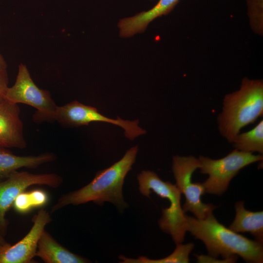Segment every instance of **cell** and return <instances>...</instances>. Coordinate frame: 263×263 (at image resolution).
I'll return each instance as SVG.
<instances>
[{
	"instance_id": "obj_1",
	"label": "cell",
	"mask_w": 263,
	"mask_h": 263,
	"mask_svg": "<svg viewBox=\"0 0 263 263\" xmlns=\"http://www.w3.org/2000/svg\"><path fill=\"white\" fill-rule=\"evenodd\" d=\"M138 150L137 146L131 148L120 160L98 171L88 185L62 196L52 207V212L69 205H78L89 202L99 206L108 202L119 210L128 207L124 199L122 188L125 176L135 161Z\"/></svg>"
},
{
	"instance_id": "obj_2",
	"label": "cell",
	"mask_w": 263,
	"mask_h": 263,
	"mask_svg": "<svg viewBox=\"0 0 263 263\" xmlns=\"http://www.w3.org/2000/svg\"><path fill=\"white\" fill-rule=\"evenodd\" d=\"M188 231L205 244L208 255L228 259L238 255L249 263L263 262V244L250 240L220 223L212 213L205 219L186 215Z\"/></svg>"
},
{
	"instance_id": "obj_3",
	"label": "cell",
	"mask_w": 263,
	"mask_h": 263,
	"mask_svg": "<svg viewBox=\"0 0 263 263\" xmlns=\"http://www.w3.org/2000/svg\"><path fill=\"white\" fill-rule=\"evenodd\" d=\"M263 114V81L244 77L238 91L225 96L218 116V130L231 143L242 128L255 122Z\"/></svg>"
},
{
	"instance_id": "obj_4",
	"label": "cell",
	"mask_w": 263,
	"mask_h": 263,
	"mask_svg": "<svg viewBox=\"0 0 263 263\" xmlns=\"http://www.w3.org/2000/svg\"><path fill=\"white\" fill-rule=\"evenodd\" d=\"M139 190L144 196L150 197L154 192L169 202V207L162 209L158 221L160 229L171 235L176 244H182L188 231L185 212L181 205V192L175 185L162 181L152 171L143 170L138 174Z\"/></svg>"
},
{
	"instance_id": "obj_5",
	"label": "cell",
	"mask_w": 263,
	"mask_h": 263,
	"mask_svg": "<svg viewBox=\"0 0 263 263\" xmlns=\"http://www.w3.org/2000/svg\"><path fill=\"white\" fill-rule=\"evenodd\" d=\"M262 154H253L234 149L220 159H212L200 156V172L207 174L208 178L202 183L206 193L222 195L227 189L229 183L241 169L254 163L263 160Z\"/></svg>"
},
{
	"instance_id": "obj_6",
	"label": "cell",
	"mask_w": 263,
	"mask_h": 263,
	"mask_svg": "<svg viewBox=\"0 0 263 263\" xmlns=\"http://www.w3.org/2000/svg\"><path fill=\"white\" fill-rule=\"evenodd\" d=\"M5 99L14 103H23L35 108L33 119L36 122L55 121L57 106L49 91L39 88L32 80L26 65L20 63L15 84L8 87Z\"/></svg>"
},
{
	"instance_id": "obj_7",
	"label": "cell",
	"mask_w": 263,
	"mask_h": 263,
	"mask_svg": "<svg viewBox=\"0 0 263 263\" xmlns=\"http://www.w3.org/2000/svg\"><path fill=\"white\" fill-rule=\"evenodd\" d=\"M200 167L199 159L193 156H174L172 161V171L176 186L186 198L182 207L183 211L191 212L195 218L203 220L212 213L216 208L212 204L202 202L201 196L206 193L202 183H192L193 173Z\"/></svg>"
},
{
	"instance_id": "obj_8",
	"label": "cell",
	"mask_w": 263,
	"mask_h": 263,
	"mask_svg": "<svg viewBox=\"0 0 263 263\" xmlns=\"http://www.w3.org/2000/svg\"><path fill=\"white\" fill-rule=\"evenodd\" d=\"M55 121L66 127H78L88 125L92 122H108L120 126L124 131L126 137L133 140L144 134L146 131L138 126V120H125L117 117L113 119L101 114L97 109L74 101L62 106H58Z\"/></svg>"
},
{
	"instance_id": "obj_9",
	"label": "cell",
	"mask_w": 263,
	"mask_h": 263,
	"mask_svg": "<svg viewBox=\"0 0 263 263\" xmlns=\"http://www.w3.org/2000/svg\"><path fill=\"white\" fill-rule=\"evenodd\" d=\"M62 182V178L56 174H33L17 171L0 182V233L2 235L6 234L8 224L6 213L20 193L31 186L45 185L56 188Z\"/></svg>"
},
{
	"instance_id": "obj_10",
	"label": "cell",
	"mask_w": 263,
	"mask_h": 263,
	"mask_svg": "<svg viewBox=\"0 0 263 263\" xmlns=\"http://www.w3.org/2000/svg\"><path fill=\"white\" fill-rule=\"evenodd\" d=\"M51 221L49 214L41 209L33 219V225L20 241L11 245L0 244V263H30L36 256L38 240Z\"/></svg>"
},
{
	"instance_id": "obj_11",
	"label": "cell",
	"mask_w": 263,
	"mask_h": 263,
	"mask_svg": "<svg viewBox=\"0 0 263 263\" xmlns=\"http://www.w3.org/2000/svg\"><path fill=\"white\" fill-rule=\"evenodd\" d=\"M18 104L0 101V148H25L23 126Z\"/></svg>"
},
{
	"instance_id": "obj_12",
	"label": "cell",
	"mask_w": 263,
	"mask_h": 263,
	"mask_svg": "<svg viewBox=\"0 0 263 263\" xmlns=\"http://www.w3.org/2000/svg\"><path fill=\"white\" fill-rule=\"evenodd\" d=\"M180 0H159L150 9L129 18L121 19L117 25L121 38H129L143 33L149 24L157 18L169 14Z\"/></svg>"
},
{
	"instance_id": "obj_13",
	"label": "cell",
	"mask_w": 263,
	"mask_h": 263,
	"mask_svg": "<svg viewBox=\"0 0 263 263\" xmlns=\"http://www.w3.org/2000/svg\"><path fill=\"white\" fill-rule=\"evenodd\" d=\"M36 256L46 263H86V258L75 254L58 243L45 230L38 240Z\"/></svg>"
},
{
	"instance_id": "obj_14",
	"label": "cell",
	"mask_w": 263,
	"mask_h": 263,
	"mask_svg": "<svg viewBox=\"0 0 263 263\" xmlns=\"http://www.w3.org/2000/svg\"><path fill=\"white\" fill-rule=\"evenodd\" d=\"M55 159V156L50 153H45L37 156H20L0 148V182L6 179L20 168H36Z\"/></svg>"
},
{
	"instance_id": "obj_15",
	"label": "cell",
	"mask_w": 263,
	"mask_h": 263,
	"mask_svg": "<svg viewBox=\"0 0 263 263\" xmlns=\"http://www.w3.org/2000/svg\"><path fill=\"white\" fill-rule=\"evenodd\" d=\"M236 215L228 228L236 233L249 232L256 241L263 244V211L253 212L245 208L243 201L235 204Z\"/></svg>"
},
{
	"instance_id": "obj_16",
	"label": "cell",
	"mask_w": 263,
	"mask_h": 263,
	"mask_svg": "<svg viewBox=\"0 0 263 263\" xmlns=\"http://www.w3.org/2000/svg\"><path fill=\"white\" fill-rule=\"evenodd\" d=\"M235 149L253 153H263V120L251 130L243 133L240 132L234 138L231 143Z\"/></svg>"
},
{
	"instance_id": "obj_17",
	"label": "cell",
	"mask_w": 263,
	"mask_h": 263,
	"mask_svg": "<svg viewBox=\"0 0 263 263\" xmlns=\"http://www.w3.org/2000/svg\"><path fill=\"white\" fill-rule=\"evenodd\" d=\"M48 200L47 193L42 189L24 191L16 198L12 206L18 212L25 214L33 208L44 206Z\"/></svg>"
},
{
	"instance_id": "obj_18",
	"label": "cell",
	"mask_w": 263,
	"mask_h": 263,
	"mask_svg": "<svg viewBox=\"0 0 263 263\" xmlns=\"http://www.w3.org/2000/svg\"><path fill=\"white\" fill-rule=\"evenodd\" d=\"M176 247L173 253L163 259L153 260L146 257L141 256L137 259L127 258L120 255L119 259L123 263H189V255L193 249L194 245L190 243L185 244H176Z\"/></svg>"
},
{
	"instance_id": "obj_19",
	"label": "cell",
	"mask_w": 263,
	"mask_h": 263,
	"mask_svg": "<svg viewBox=\"0 0 263 263\" xmlns=\"http://www.w3.org/2000/svg\"><path fill=\"white\" fill-rule=\"evenodd\" d=\"M248 15L251 25L257 33H263V0H247Z\"/></svg>"
},
{
	"instance_id": "obj_20",
	"label": "cell",
	"mask_w": 263,
	"mask_h": 263,
	"mask_svg": "<svg viewBox=\"0 0 263 263\" xmlns=\"http://www.w3.org/2000/svg\"><path fill=\"white\" fill-rule=\"evenodd\" d=\"M197 257L198 263H233L237 260V256L228 259H224L223 260H219L216 258L210 255H195Z\"/></svg>"
},
{
	"instance_id": "obj_21",
	"label": "cell",
	"mask_w": 263,
	"mask_h": 263,
	"mask_svg": "<svg viewBox=\"0 0 263 263\" xmlns=\"http://www.w3.org/2000/svg\"><path fill=\"white\" fill-rule=\"evenodd\" d=\"M8 78L7 71H0V101L5 99L7 90Z\"/></svg>"
},
{
	"instance_id": "obj_22",
	"label": "cell",
	"mask_w": 263,
	"mask_h": 263,
	"mask_svg": "<svg viewBox=\"0 0 263 263\" xmlns=\"http://www.w3.org/2000/svg\"><path fill=\"white\" fill-rule=\"evenodd\" d=\"M7 64L2 56L0 54V71H7Z\"/></svg>"
},
{
	"instance_id": "obj_23",
	"label": "cell",
	"mask_w": 263,
	"mask_h": 263,
	"mask_svg": "<svg viewBox=\"0 0 263 263\" xmlns=\"http://www.w3.org/2000/svg\"><path fill=\"white\" fill-rule=\"evenodd\" d=\"M6 243L3 237V235L0 233V244H3Z\"/></svg>"
}]
</instances>
